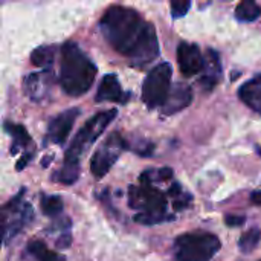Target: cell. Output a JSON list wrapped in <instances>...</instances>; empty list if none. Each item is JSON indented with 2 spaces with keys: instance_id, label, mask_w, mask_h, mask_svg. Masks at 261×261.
<instances>
[{
  "instance_id": "obj_1",
  "label": "cell",
  "mask_w": 261,
  "mask_h": 261,
  "mask_svg": "<svg viewBox=\"0 0 261 261\" xmlns=\"http://www.w3.org/2000/svg\"><path fill=\"white\" fill-rule=\"evenodd\" d=\"M99 31L106 41L136 67L150 64L159 55V41L151 23L144 21L138 11L115 5L99 18Z\"/></svg>"
},
{
  "instance_id": "obj_2",
  "label": "cell",
  "mask_w": 261,
  "mask_h": 261,
  "mask_svg": "<svg viewBox=\"0 0 261 261\" xmlns=\"http://www.w3.org/2000/svg\"><path fill=\"white\" fill-rule=\"evenodd\" d=\"M118 110L110 109L93 115L75 135L72 144L64 153V162L58 171L52 176V180H57L64 185H73L80 177V159L87 151L101 133L107 128V125L116 118Z\"/></svg>"
},
{
  "instance_id": "obj_3",
  "label": "cell",
  "mask_w": 261,
  "mask_h": 261,
  "mask_svg": "<svg viewBox=\"0 0 261 261\" xmlns=\"http://www.w3.org/2000/svg\"><path fill=\"white\" fill-rule=\"evenodd\" d=\"M96 73V64L75 41H66L61 46L60 84L64 93L70 96H81L87 93L95 83Z\"/></svg>"
},
{
  "instance_id": "obj_4",
  "label": "cell",
  "mask_w": 261,
  "mask_h": 261,
  "mask_svg": "<svg viewBox=\"0 0 261 261\" xmlns=\"http://www.w3.org/2000/svg\"><path fill=\"white\" fill-rule=\"evenodd\" d=\"M139 180V187L132 185L128 188L130 206L141 211L133 217V220L148 226L173 220L174 217L167 213V197L151 184V171H144Z\"/></svg>"
},
{
  "instance_id": "obj_5",
  "label": "cell",
  "mask_w": 261,
  "mask_h": 261,
  "mask_svg": "<svg viewBox=\"0 0 261 261\" xmlns=\"http://www.w3.org/2000/svg\"><path fill=\"white\" fill-rule=\"evenodd\" d=\"M220 248L222 243L217 236L197 231L179 236L174 242L173 254L176 261H211Z\"/></svg>"
},
{
  "instance_id": "obj_6",
  "label": "cell",
  "mask_w": 261,
  "mask_h": 261,
  "mask_svg": "<svg viewBox=\"0 0 261 261\" xmlns=\"http://www.w3.org/2000/svg\"><path fill=\"white\" fill-rule=\"evenodd\" d=\"M24 188L20 190L2 210V234L3 245L6 246L15 236H18L34 219V210L31 203L23 202Z\"/></svg>"
},
{
  "instance_id": "obj_7",
  "label": "cell",
  "mask_w": 261,
  "mask_h": 261,
  "mask_svg": "<svg viewBox=\"0 0 261 261\" xmlns=\"http://www.w3.org/2000/svg\"><path fill=\"white\" fill-rule=\"evenodd\" d=\"M173 69L170 63H161L154 66L144 80L142 101L148 109L162 107L171 92Z\"/></svg>"
},
{
  "instance_id": "obj_8",
  "label": "cell",
  "mask_w": 261,
  "mask_h": 261,
  "mask_svg": "<svg viewBox=\"0 0 261 261\" xmlns=\"http://www.w3.org/2000/svg\"><path fill=\"white\" fill-rule=\"evenodd\" d=\"M128 148V144L125 139L118 133H112L106 138V141L96 148V151L92 156L90 161V171L95 179H102L110 168L115 165V162L119 159L122 151Z\"/></svg>"
},
{
  "instance_id": "obj_9",
  "label": "cell",
  "mask_w": 261,
  "mask_h": 261,
  "mask_svg": "<svg viewBox=\"0 0 261 261\" xmlns=\"http://www.w3.org/2000/svg\"><path fill=\"white\" fill-rule=\"evenodd\" d=\"M78 116H80V109L73 107V109L64 110L63 113L52 118L47 124L46 139L52 144L63 145L67 141V138L72 132V127H73Z\"/></svg>"
},
{
  "instance_id": "obj_10",
  "label": "cell",
  "mask_w": 261,
  "mask_h": 261,
  "mask_svg": "<svg viewBox=\"0 0 261 261\" xmlns=\"http://www.w3.org/2000/svg\"><path fill=\"white\" fill-rule=\"evenodd\" d=\"M177 63L185 76H194L203 72L205 67V58L202 57L199 46L188 41H182L177 46Z\"/></svg>"
},
{
  "instance_id": "obj_11",
  "label": "cell",
  "mask_w": 261,
  "mask_h": 261,
  "mask_svg": "<svg viewBox=\"0 0 261 261\" xmlns=\"http://www.w3.org/2000/svg\"><path fill=\"white\" fill-rule=\"evenodd\" d=\"M54 83V75L50 69H43L41 72H31L23 80V90L32 101H41L47 96Z\"/></svg>"
},
{
  "instance_id": "obj_12",
  "label": "cell",
  "mask_w": 261,
  "mask_h": 261,
  "mask_svg": "<svg viewBox=\"0 0 261 261\" xmlns=\"http://www.w3.org/2000/svg\"><path fill=\"white\" fill-rule=\"evenodd\" d=\"M130 96H132L130 92L122 90L118 76L115 73H107L99 83L95 101L96 102L110 101V102H116V104H125L130 99Z\"/></svg>"
},
{
  "instance_id": "obj_13",
  "label": "cell",
  "mask_w": 261,
  "mask_h": 261,
  "mask_svg": "<svg viewBox=\"0 0 261 261\" xmlns=\"http://www.w3.org/2000/svg\"><path fill=\"white\" fill-rule=\"evenodd\" d=\"M193 102V89L191 86L185 83H176L171 87V92L162 106V113L164 115H174L184 109H187Z\"/></svg>"
},
{
  "instance_id": "obj_14",
  "label": "cell",
  "mask_w": 261,
  "mask_h": 261,
  "mask_svg": "<svg viewBox=\"0 0 261 261\" xmlns=\"http://www.w3.org/2000/svg\"><path fill=\"white\" fill-rule=\"evenodd\" d=\"M220 80H222L220 57L214 49H208L205 54V67H203V75L200 78V84L203 90H213Z\"/></svg>"
},
{
  "instance_id": "obj_15",
  "label": "cell",
  "mask_w": 261,
  "mask_h": 261,
  "mask_svg": "<svg viewBox=\"0 0 261 261\" xmlns=\"http://www.w3.org/2000/svg\"><path fill=\"white\" fill-rule=\"evenodd\" d=\"M239 96L251 110L261 115V73H257L243 86H240Z\"/></svg>"
},
{
  "instance_id": "obj_16",
  "label": "cell",
  "mask_w": 261,
  "mask_h": 261,
  "mask_svg": "<svg viewBox=\"0 0 261 261\" xmlns=\"http://www.w3.org/2000/svg\"><path fill=\"white\" fill-rule=\"evenodd\" d=\"M26 260L28 261H66V258L50 249L41 240H31L26 246Z\"/></svg>"
},
{
  "instance_id": "obj_17",
  "label": "cell",
  "mask_w": 261,
  "mask_h": 261,
  "mask_svg": "<svg viewBox=\"0 0 261 261\" xmlns=\"http://www.w3.org/2000/svg\"><path fill=\"white\" fill-rule=\"evenodd\" d=\"M5 130L12 138V144H11V154L12 156L18 154L20 150H26V147L31 145V136L23 125L14 124V122H5Z\"/></svg>"
},
{
  "instance_id": "obj_18",
  "label": "cell",
  "mask_w": 261,
  "mask_h": 261,
  "mask_svg": "<svg viewBox=\"0 0 261 261\" xmlns=\"http://www.w3.org/2000/svg\"><path fill=\"white\" fill-rule=\"evenodd\" d=\"M260 15L261 6L252 0H243L236 8V18L239 21H255Z\"/></svg>"
},
{
  "instance_id": "obj_19",
  "label": "cell",
  "mask_w": 261,
  "mask_h": 261,
  "mask_svg": "<svg viewBox=\"0 0 261 261\" xmlns=\"http://www.w3.org/2000/svg\"><path fill=\"white\" fill-rule=\"evenodd\" d=\"M54 57H55L54 46H40V47H37V49L32 50L31 61L37 67L50 69L52 67V63H54Z\"/></svg>"
},
{
  "instance_id": "obj_20",
  "label": "cell",
  "mask_w": 261,
  "mask_h": 261,
  "mask_svg": "<svg viewBox=\"0 0 261 261\" xmlns=\"http://www.w3.org/2000/svg\"><path fill=\"white\" fill-rule=\"evenodd\" d=\"M40 208L47 217H58L63 213V199L58 194L46 196L43 194L40 199Z\"/></svg>"
},
{
  "instance_id": "obj_21",
  "label": "cell",
  "mask_w": 261,
  "mask_h": 261,
  "mask_svg": "<svg viewBox=\"0 0 261 261\" xmlns=\"http://www.w3.org/2000/svg\"><path fill=\"white\" fill-rule=\"evenodd\" d=\"M261 229L260 228H252L248 232H245L240 240H239V249L243 254H251L260 243Z\"/></svg>"
},
{
  "instance_id": "obj_22",
  "label": "cell",
  "mask_w": 261,
  "mask_h": 261,
  "mask_svg": "<svg viewBox=\"0 0 261 261\" xmlns=\"http://www.w3.org/2000/svg\"><path fill=\"white\" fill-rule=\"evenodd\" d=\"M191 8V2L190 0H176V2H171V17L173 18H180L184 15H187V12L190 11Z\"/></svg>"
},
{
  "instance_id": "obj_23",
  "label": "cell",
  "mask_w": 261,
  "mask_h": 261,
  "mask_svg": "<svg viewBox=\"0 0 261 261\" xmlns=\"http://www.w3.org/2000/svg\"><path fill=\"white\" fill-rule=\"evenodd\" d=\"M245 222H246L245 216H226L225 217V223L228 226H232V228L242 226V225H245Z\"/></svg>"
},
{
  "instance_id": "obj_24",
  "label": "cell",
  "mask_w": 261,
  "mask_h": 261,
  "mask_svg": "<svg viewBox=\"0 0 261 261\" xmlns=\"http://www.w3.org/2000/svg\"><path fill=\"white\" fill-rule=\"evenodd\" d=\"M191 203V196L190 194H182L180 196V199H176L174 200V203H173V206H174V210L176 211H180V210H185V208H188V205Z\"/></svg>"
},
{
  "instance_id": "obj_25",
  "label": "cell",
  "mask_w": 261,
  "mask_h": 261,
  "mask_svg": "<svg viewBox=\"0 0 261 261\" xmlns=\"http://www.w3.org/2000/svg\"><path fill=\"white\" fill-rule=\"evenodd\" d=\"M70 243H72V236L69 232L61 234V237L57 240V248L58 249H67L70 246Z\"/></svg>"
},
{
  "instance_id": "obj_26",
  "label": "cell",
  "mask_w": 261,
  "mask_h": 261,
  "mask_svg": "<svg viewBox=\"0 0 261 261\" xmlns=\"http://www.w3.org/2000/svg\"><path fill=\"white\" fill-rule=\"evenodd\" d=\"M34 158V153H23V156H21V159L17 162V165H15V170L17 171H21L24 167H28V164L31 162V159Z\"/></svg>"
},
{
  "instance_id": "obj_27",
  "label": "cell",
  "mask_w": 261,
  "mask_h": 261,
  "mask_svg": "<svg viewBox=\"0 0 261 261\" xmlns=\"http://www.w3.org/2000/svg\"><path fill=\"white\" fill-rule=\"evenodd\" d=\"M173 177V170L171 168H161L158 171V179L159 180H170Z\"/></svg>"
},
{
  "instance_id": "obj_28",
  "label": "cell",
  "mask_w": 261,
  "mask_h": 261,
  "mask_svg": "<svg viewBox=\"0 0 261 261\" xmlns=\"http://www.w3.org/2000/svg\"><path fill=\"white\" fill-rule=\"evenodd\" d=\"M168 194H170L171 197H174V199L180 197V196H182V188H180V185H179V184H173V185L170 187V190H168Z\"/></svg>"
},
{
  "instance_id": "obj_29",
  "label": "cell",
  "mask_w": 261,
  "mask_h": 261,
  "mask_svg": "<svg viewBox=\"0 0 261 261\" xmlns=\"http://www.w3.org/2000/svg\"><path fill=\"white\" fill-rule=\"evenodd\" d=\"M251 202L255 205H261V191H254L251 194Z\"/></svg>"
},
{
  "instance_id": "obj_30",
  "label": "cell",
  "mask_w": 261,
  "mask_h": 261,
  "mask_svg": "<svg viewBox=\"0 0 261 261\" xmlns=\"http://www.w3.org/2000/svg\"><path fill=\"white\" fill-rule=\"evenodd\" d=\"M44 159H49V162H50V158H44ZM46 165H47V161L43 162V167H46Z\"/></svg>"
},
{
  "instance_id": "obj_31",
  "label": "cell",
  "mask_w": 261,
  "mask_h": 261,
  "mask_svg": "<svg viewBox=\"0 0 261 261\" xmlns=\"http://www.w3.org/2000/svg\"><path fill=\"white\" fill-rule=\"evenodd\" d=\"M260 261H261V260H260Z\"/></svg>"
}]
</instances>
